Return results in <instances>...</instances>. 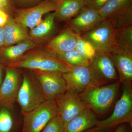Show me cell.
Returning a JSON list of instances; mask_svg holds the SVG:
<instances>
[{
	"instance_id": "1",
	"label": "cell",
	"mask_w": 132,
	"mask_h": 132,
	"mask_svg": "<svg viewBox=\"0 0 132 132\" xmlns=\"http://www.w3.org/2000/svg\"><path fill=\"white\" fill-rule=\"evenodd\" d=\"M6 67L62 74L68 72L72 68L61 61L56 55L46 50L29 51Z\"/></svg>"
},
{
	"instance_id": "2",
	"label": "cell",
	"mask_w": 132,
	"mask_h": 132,
	"mask_svg": "<svg viewBox=\"0 0 132 132\" xmlns=\"http://www.w3.org/2000/svg\"><path fill=\"white\" fill-rule=\"evenodd\" d=\"M119 80L109 85L88 87L79 94L87 108L97 117H104L115 101L121 85Z\"/></svg>"
},
{
	"instance_id": "3",
	"label": "cell",
	"mask_w": 132,
	"mask_h": 132,
	"mask_svg": "<svg viewBox=\"0 0 132 132\" xmlns=\"http://www.w3.org/2000/svg\"><path fill=\"white\" fill-rule=\"evenodd\" d=\"M31 72H25L22 76L16 100L21 113L32 111L46 101L39 81L32 71Z\"/></svg>"
},
{
	"instance_id": "4",
	"label": "cell",
	"mask_w": 132,
	"mask_h": 132,
	"mask_svg": "<svg viewBox=\"0 0 132 132\" xmlns=\"http://www.w3.org/2000/svg\"><path fill=\"white\" fill-rule=\"evenodd\" d=\"M122 85V94L116 102L113 112L108 118L98 120L95 126L113 128L125 123L132 126V86Z\"/></svg>"
},
{
	"instance_id": "5",
	"label": "cell",
	"mask_w": 132,
	"mask_h": 132,
	"mask_svg": "<svg viewBox=\"0 0 132 132\" xmlns=\"http://www.w3.org/2000/svg\"><path fill=\"white\" fill-rule=\"evenodd\" d=\"M22 114L21 132H40L48 123L58 114L55 101H46L32 111Z\"/></svg>"
},
{
	"instance_id": "6",
	"label": "cell",
	"mask_w": 132,
	"mask_h": 132,
	"mask_svg": "<svg viewBox=\"0 0 132 132\" xmlns=\"http://www.w3.org/2000/svg\"><path fill=\"white\" fill-rule=\"evenodd\" d=\"M115 32L110 21L105 20L92 30L80 36L91 43L96 52L110 55L116 46Z\"/></svg>"
},
{
	"instance_id": "7",
	"label": "cell",
	"mask_w": 132,
	"mask_h": 132,
	"mask_svg": "<svg viewBox=\"0 0 132 132\" xmlns=\"http://www.w3.org/2000/svg\"><path fill=\"white\" fill-rule=\"evenodd\" d=\"M97 86L112 84L119 80L110 55L97 52L88 66Z\"/></svg>"
},
{
	"instance_id": "8",
	"label": "cell",
	"mask_w": 132,
	"mask_h": 132,
	"mask_svg": "<svg viewBox=\"0 0 132 132\" xmlns=\"http://www.w3.org/2000/svg\"><path fill=\"white\" fill-rule=\"evenodd\" d=\"M57 1L44 0L39 4L32 7L22 9H15V21L27 29H31L42 21L45 14L55 11Z\"/></svg>"
},
{
	"instance_id": "9",
	"label": "cell",
	"mask_w": 132,
	"mask_h": 132,
	"mask_svg": "<svg viewBox=\"0 0 132 132\" xmlns=\"http://www.w3.org/2000/svg\"><path fill=\"white\" fill-rule=\"evenodd\" d=\"M37 78L46 101H55L68 90L63 74L32 71Z\"/></svg>"
},
{
	"instance_id": "10",
	"label": "cell",
	"mask_w": 132,
	"mask_h": 132,
	"mask_svg": "<svg viewBox=\"0 0 132 132\" xmlns=\"http://www.w3.org/2000/svg\"><path fill=\"white\" fill-rule=\"evenodd\" d=\"M58 115L65 127L87 108L79 94L67 90L55 101Z\"/></svg>"
},
{
	"instance_id": "11",
	"label": "cell",
	"mask_w": 132,
	"mask_h": 132,
	"mask_svg": "<svg viewBox=\"0 0 132 132\" xmlns=\"http://www.w3.org/2000/svg\"><path fill=\"white\" fill-rule=\"evenodd\" d=\"M21 76L18 69L6 67L5 78L0 86V106L11 108L16 102Z\"/></svg>"
},
{
	"instance_id": "12",
	"label": "cell",
	"mask_w": 132,
	"mask_h": 132,
	"mask_svg": "<svg viewBox=\"0 0 132 132\" xmlns=\"http://www.w3.org/2000/svg\"><path fill=\"white\" fill-rule=\"evenodd\" d=\"M62 75L67 83L68 90L78 94L88 88L97 86L88 66L72 67Z\"/></svg>"
},
{
	"instance_id": "13",
	"label": "cell",
	"mask_w": 132,
	"mask_h": 132,
	"mask_svg": "<svg viewBox=\"0 0 132 132\" xmlns=\"http://www.w3.org/2000/svg\"><path fill=\"white\" fill-rule=\"evenodd\" d=\"M104 20L98 10L85 6L77 15L67 22V27L75 34L81 35L92 30Z\"/></svg>"
},
{
	"instance_id": "14",
	"label": "cell",
	"mask_w": 132,
	"mask_h": 132,
	"mask_svg": "<svg viewBox=\"0 0 132 132\" xmlns=\"http://www.w3.org/2000/svg\"><path fill=\"white\" fill-rule=\"evenodd\" d=\"M110 55L121 85L132 86V54L115 46Z\"/></svg>"
},
{
	"instance_id": "15",
	"label": "cell",
	"mask_w": 132,
	"mask_h": 132,
	"mask_svg": "<svg viewBox=\"0 0 132 132\" xmlns=\"http://www.w3.org/2000/svg\"><path fill=\"white\" fill-rule=\"evenodd\" d=\"M77 35L66 27L48 42L45 49L56 55L75 49Z\"/></svg>"
},
{
	"instance_id": "16",
	"label": "cell",
	"mask_w": 132,
	"mask_h": 132,
	"mask_svg": "<svg viewBox=\"0 0 132 132\" xmlns=\"http://www.w3.org/2000/svg\"><path fill=\"white\" fill-rule=\"evenodd\" d=\"M3 29L5 46L15 45L31 39L26 28L10 16H9Z\"/></svg>"
},
{
	"instance_id": "17",
	"label": "cell",
	"mask_w": 132,
	"mask_h": 132,
	"mask_svg": "<svg viewBox=\"0 0 132 132\" xmlns=\"http://www.w3.org/2000/svg\"><path fill=\"white\" fill-rule=\"evenodd\" d=\"M85 7V0H57L55 19L68 22L75 17Z\"/></svg>"
},
{
	"instance_id": "18",
	"label": "cell",
	"mask_w": 132,
	"mask_h": 132,
	"mask_svg": "<svg viewBox=\"0 0 132 132\" xmlns=\"http://www.w3.org/2000/svg\"><path fill=\"white\" fill-rule=\"evenodd\" d=\"M98 120L94 113L86 108L67 124L63 132H83L95 126Z\"/></svg>"
},
{
	"instance_id": "19",
	"label": "cell",
	"mask_w": 132,
	"mask_h": 132,
	"mask_svg": "<svg viewBox=\"0 0 132 132\" xmlns=\"http://www.w3.org/2000/svg\"><path fill=\"white\" fill-rule=\"evenodd\" d=\"M37 46L36 43L31 39L16 45L6 47L1 55L2 61L6 66L19 59L30 50L33 49Z\"/></svg>"
},
{
	"instance_id": "20",
	"label": "cell",
	"mask_w": 132,
	"mask_h": 132,
	"mask_svg": "<svg viewBox=\"0 0 132 132\" xmlns=\"http://www.w3.org/2000/svg\"><path fill=\"white\" fill-rule=\"evenodd\" d=\"M0 109V132H21L22 119H18L10 111V108Z\"/></svg>"
},
{
	"instance_id": "21",
	"label": "cell",
	"mask_w": 132,
	"mask_h": 132,
	"mask_svg": "<svg viewBox=\"0 0 132 132\" xmlns=\"http://www.w3.org/2000/svg\"><path fill=\"white\" fill-rule=\"evenodd\" d=\"M55 20L54 12L48 13L45 19L31 29L29 35L30 38L39 39L51 35L55 30Z\"/></svg>"
},
{
	"instance_id": "22",
	"label": "cell",
	"mask_w": 132,
	"mask_h": 132,
	"mask_svg": "<svg viewBox=\"0 0 132 132\" xmlns=\"http://www.w3.org/2000/svg\"><path fill=\"white\" fill-rule=\"evenodd\" d=\"M106 20L115 31L132 26V3Z\"/></svg>"
},
{
	"instance_id": "23",
	"label": "cell",
	"mask_w": 132,
	"mask_h": 132,
	"mask_svg": "<svg viewBox=\"0 0 132 132\" xmlns=\"http://www.w3.org/2000/svg\"><path fill=\"white\" fill-rule=\"evenodd\" d=\"M114 40L116 46L132 54V26L115 31Z\"/></svg>"
},
{
	"instance_id": "24",
	"label": "cell",
	"mask_w": 132,
	"mask_h": 132,
	"mask_svg": "<svg viewBox=\"0 0 132 132\" xmlns=\"http://www.w3.org/2000/svg\"><path fill=\"white\" fill-rule=\"evenodd\" d=\"M131 3L132 0H110L98 12L104 20H106Z\"/></svg>"
},
{
	"instance_id": "25",
	"label": "cell",
	"mask_w": 132,
	"mask_h": 132,
	"mask_svg": "<svg viewBox=\"0 0 132 132\" xmlns=\"http://www.w3.org/2000/svg\"><path fill=\"white\" fill-rule=\"evenodd\" d=\"M61 61L71 67L88 66L90 61L79 54L75 49L56 55Z\"/></svg>"
},
{
	"instance_id": "26",
	"label": "cell",
	"mask_w": 132,
	"mask_h": 132,
	"mask_svg": "<svg viewBox=\"0 0 132 132\" xmlns=\"http://www.w3.org/2000/svg\"><path fill=\"white\" fill-rule=\"evenodd\" d=\"M75 50L81 56L90 61L97 53L91 43L79 35H77Z\"/></svg>"
},
{
	"instance_id": "27",
	"label": "cell",
	"mask_w": 132,
	"mask_h": 132,
	"mask_svg": "<svg viewBox=\"0 0 132 132\" xmlns=\"http://www.w3.org/2000/svg\"><path fill=\"white\" fill-rule=\"evenodd\" d=\"M64 127L59 116L52 119L40 132H63Z\"/></svg>"
},
{
	"instance_id": "28",
	"label": "cell",
	"mask_w": 132,
	"mask_h": 132,
	"mask_svg": "<svg viewBox=\"0 0 132 132\" xmlns=\"http://www.w3.org/2000/svg\"><path fill=\"white\" fill-rule=\"evenodd\" d=\"M44 0H12L13 6L16 9H22L32 7L38 5Z\"/></svg>"
},
{
	"instance_id": "29",
	"label": "cell",
	"mask_w": 132,
	"mask_h": 132,
	"mask_svg": "<svg viewBox=\"0 0 132 132\" xmlns=\"http://www.w3.org/2000/svg\"><path fill=\"white\" fill-rule=\"evenodd\" d=\"M110 0H85V6L98 10L105 5Z\"/></svg>"
},
{
	"instance_id": "30",
	"label": "cell",
	"mask_w": 132,
	"mask_h": 132,
	"mask_svg": "<svg viewBox=\"0 0 132 132\" xmlns=\"http://www.w3.org/2000/svg\"><path fill=\"white\" fill-rule=\"evenodd\" d=\"M112 132H132V126L128 123H123L114 128Z\"/></svg>"
},
{
	"instance_id": "31",
	"label": "cell",
	"mask_w": 132,
	"mask_h": 132,
	"mask_svg": "<svg viewBox=\"0 0 132 132\" xmlns=\"http://www.w3.org/2000/svg\"><path fill=\"white\" fill-rule=\"evenodd\" d=\"M9 17V15L7 12L0 9V27H4Z\"/></svg>"
},
{
	"instance_id": "32",
	"label": "cell",
	"mask_w": 132,
	"mask_h": 132,
	"mask_svg": "<svg viewBox=\"0 0 132 132\" xmlns=\"http://www.w3.org/2000/svg\"><path fill=\"white\" fill-rule=\"evenodd\" d=\"M113 128H102L96 126L89 128L83 132H112Z\"/></svg>"
},
{
	"instance_id": "33",
	"label": "cell",
	"mask_w": 132,
	"mask_h": 132,
	"mask_svg": "<svg viewBox=\"0 0 132 132\" xmlns=\"http://www.w3.org/2000/svg\"><path fill=\"white\" fill-rule=\"evenodd\" d=\"M0 1L5 4L11 10L13 9V6L12 4V0H0Z\"/></svg>"
},
{
	"instance_id": "34",
	"label": "cell",
	"mask_w": 132,
	"mask_h": 132,
	"mask_svg": "<svg viewBox=\"0 0 132 132\" xmlns=\"http://www.w3.org/2000/svg\"><path fill=\"white\" fill-rule=\"evenodd\" d=\"M4 35L3 27H0V47L4 46Z\"/></svg>"
},
{
	"instance_id": "35",
	"label": "cell",
	"mask_w": 132,
	"mask_h": 132,
	"mask_svg": "<svg viewBox=\"0 0 132 132\" xmlns=\"http://www.w3.org/2000/svg\"><path fill=\"white\" fill-rule=\"evenodd\" d=\"M0 9L4 10V11L8 13L9 11H11V10L9 9L7 6H6L5 4H3L2 2L0 1Z\"/></svg>"
},
{
	"instance_id": "36",
	"label": "cell",
	"mask_w": 132,
	"mask_h": 132,
	"mask_svg": "<svg viewBox=\"0 0 132 132\" xmlns=\"http://www.w3.org/2000/svg\"><path fill=\"white\" fill-rule=\"evenodd\" d=\"M3 72L2 68L0 64V86L1 85L3 80Z\"/></svg>"
},
{
	"instance_id": "37",
	"label": "cell",
	"mask_w": 132,
	"mask_h": 132,
	"mask_svg": "<svg viewBox=\"0 0 132 132\" xmlns=\"http://www.w3.org/2000/svg\"><path fill=\"white\" fill-rule=\"evenodd\" d=\"M47 1H56L57 0H47Z\"/></svg>"
}]
</instances>
